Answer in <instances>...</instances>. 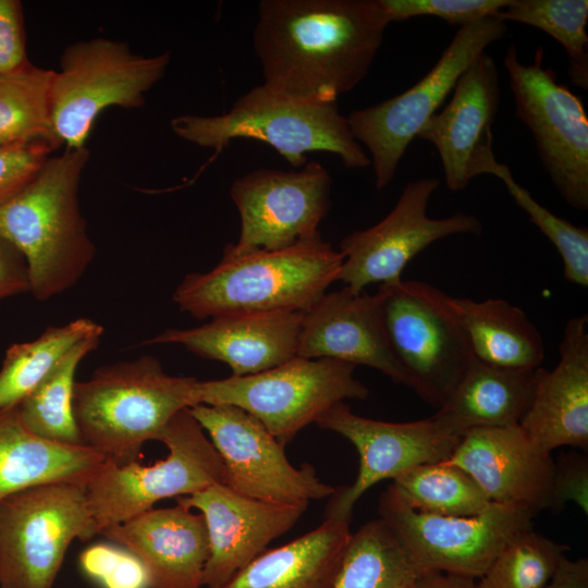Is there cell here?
Wrapping results in <instances>:
<instances>
[{
	"label": "cell",
	"mask_w": 588,
	"mask_h": 588,
	"mask_svg": "<svg viewBox=\"0 0 588 588\" xmlns=\"http://www.w3.org/2000/svg\"><path fill=\"white\" fill-rule=\"evenodd\" d=\"M389 25L378 0H261L254 50L264 86L313 102H336L368 74Z\"/></svg>",
	"instance_id": "6da1fadb"
},
{
	"label": "cell",
	"mask_w": 588,
	"mask_h": 588,
	"mask_svg": "<svg viewBox=\"0 0 588 588\" xmlns=\"http://www.w3.org/2000/svg\"><path fill=\"white\" fill-rule=\"evenodd\" d=\"M343 255L321 234L279 250L236 254L224 247L211 270L189 273L173 293L197 319L233 313L307 311L339 281Z\"/></svg>",
	"instance_id": "7a4b0ae2"
},
{
	"label": "cell",
	"mask_w": 588,
	"mask_h": 588,
	"mask_svg": "<svg viewBox=\"0 0 588 588\" xmlns=\"http://www.w3.org/2000/svg\"><path fill=\"white\" fill-rule=\"evenodd\" d=\"M89 154L84 147L49 157L29 183L0 205V237L24 258L29 292L38 301L74 285L94 259L77 197Z\"/></svg>",
	"instance_id": "3957f363"
},
{
	"label": "cell",
	"mask_w": 588,
	"mask_h": 588,
	"mask_svg": "<svg viewBox=\"0 0 588 588\" xmlns=\"http://www.w3.org/2000/svg\"><path fill=\"white\" fill-rule=\"evenodd\" d=\"M199 380L168 375L151 356L102 367L75 382L73 413L82 442L117 465L138 462L171 418L198 404Z\"/></svg>",
	"instance_id": "277c9868"
},
{
	"label": "cell",
	"mask_w": 588,
	"mask_h": 588,
	"mask_svg": "<svg viewBox=\"0 0 588 588\" xmlns=\"http://www.w3.org/2000/svg\"><path fill=\"white\" fill-rule=\"evenodd\" d=\"M175 135L201 147L222 149L235 138H253L273 147L294 168L307 154L336 155L345 168L370 166V158L353 137L336 102L298 101L272 93L262 84L240 97L220 115L185 114L170 121Z\"/></svg>",
	"instance_id": "5b68a950"
},
{
	"label": "cell",
	"mask_w": 588,
	"mask_h": 588,
	"mask_svg": "<svg viewBox=\"0 0 588 588\" xmlns=\"http://www.w3.org/2000/svg\"><path fill=\"white\" fill-rule=\"evenodd\" d=\"M171 52L142 56L130 46L105 37L68 46L53 72L48 98L53 144L66 149L85 147L98 115L109 107L135 109L163 76Z\"/></svg>",
	"instance_id": "8992f818"
},
{
	"label": "cell",
	"mask_w": 588,
	"mask_h": 588,
	"mask_svg": "<svg viewBox=\"0 0 588 588\" xmlns=\"http://www.w3.org/2000/svg\"><path fill=\"white\" fill-rule=\"evenodd\" d=\"M85 485L46 482L0 500V588H52L71 542L99 535Z\"/></svg>",
	"instance_id": "52a82bcc"
},
{
	"label": "cell",
	"mask_w": 588,
	"mask_h": 588,
	"mask_svg": "<svg viewBox=\"0 0 588 588\" xmlns=\"http://www.w3.org/2000/svg\"><path fill=\"white\" fill-rule=\"evenodd\" d=\"M157 441L168 455L152 465L105 462L86 481L88 503L98 534L154 507L222 482L223 464L189 408L176 413Z\"/></svg>",
	"instance_id": "ba28073f"
},
{
	"label": "cell",
	"mask_w": 588,
	"mask_h": 588,
	"mask_svg": "<svg viewBox=\"0 0 588 588\" xmlns=\"http://www.w3.org/2000/svg\"><path fill=\"white\" fill-rule=\"evenodd\" d=\"M355 368L335 359L295 356L255 375L199 380L198 404L240 407L285 446L335 404L368 396V388L354 377Z\"/></svg>",
	"instance_id": "9c48e42d"
},
{
	"label": "cell",
	"mask_w": 588,
	"mask_h": 588,
	"mask_svg": "<svg viewBox=\"0 0 588 588\" xmlns=\"http://www.w3.org/2000/svg\"><path fill=\"white\" fill-rule=\"evenodd\" d=\"M377 294L390 348L409 388L440 408L473 358L449 294L415 280L381 284Z\"/></svg>",
	"instance_id": "30bf717a"
},
{
	"label": "cell",
	"mask_w": 588,
	"mask_h": 588,
	"mask_svg": "<svg viewBox=\"0 0 588 588\" xmlns=\"http://www.w3.org/2000/svg\"><path fill=\"white\" fill-rule=\"evenodd\" d=\"M506 30V23L495 15L461 26L438 62L415 85L347 117L353 137L369 151L378 189L393 181L407 147L453 90L462 73Z\"/></svg>",
	"instance_id": "8fae6325"
},
{
	"label": "cell",
	"mask_w": 588,
	"mask_h": 588,
	"mask_svg": "<svg viewBox=\"0 0 588 588\" xmlns=\"http://www.w3.org/2000/svg\"><path fill=\"white\" fill-rule=\"evenodd\" d=\"M542 47L523 63L510 45L503 64L514 97L515 115L530 131L540 161L560 196L572 208L588 209V119L578 96L544 66Z\"/></svg>",
	"instance_id": "7c38bea8"
},
{
	"label": "cell",
	"mask_w": 588,
	"mask_h": 588,
	"mask_svg": "<svg viewBox=\"0 0 588 588\" xmlns=\"http://www.w3.org/2000/svg\"><path fill=\"white\" fill-rule=\"evenodd\" d=\"M378 509L424 572L475 580L513 538L532 528L534 517L523 507L494 502L473 516L422 513L409 507L391 487L381 494Z\"/></svg>",
	"instance_id": "4fadbf2b"
},
{
	"label": "cell",
	"mask_w": 588,
	"mask_h": 588,
	"mask_svg": "<svg viewBox=\"0 0 588 588\" xmlns=\"http://www.w3.org/2000/svg\"><path fill=\"white\" fill-rule=\"evenodd\" d=\"M194 418L223 464L222 483L250 499L295 504L330 498L336 487L320 480L307 463L294 467L282 445L254 416L228 404H196Z\"/></svg>",
	"instance_id": "5bb4252c"
},
{
	"label": "cell",
	"mask_w": 588,
	"mask_h": 588,
	"mask_svg": "<svg viewBox=\"0 0 588 588\" xmlns=\"http://www.w3.org/2000/svg\"><path fill=\"white\" fill-rule=\"evenodd\" d=\"M439 186V179L431 176L409 182L387 217L346 235L339 248L343 255L339 281L357 293L370 284L394 283L402 280L407 264L432 243L455 234L479 235L482 223L474 215L428 216L429 200Z\"/></svg>",
	"instance_id": "9a60e30c"
},
{
	"label": "cell",
	"mask_w": 588,
	"mask_h": 588,
	"mask_svg": "<svg viewBox=\"0 0 588 588\" xmlns=\"http://www.w3.org/2000/svg\"><path fill=\"white\" fill-rule=\"evenodd\" d=\"M332 177L317 161L301 170L259 168L231 186L241 230L225 247L241 254L279 250L320 233L318 226L331 207Z\"/></svg>",
	"instance_id": "2e32d148"
},
{
	"label": "cell",
	"mask_w": 588,
	"mask_h": 588,
	"mask_svg": "<svg viewBox=\"0 0 588 588\" xmlns=\"http://www.w3.org/2000/svg\"><path fill=\"white\" fill-rule=\"evenodd\" d=\"M316 424L347 439L359 456L354 482L336 488L324 511L326 518L348 523L355 504L372 486L393 480L417 465L449 460L461 439L433 416L388 422L356 415L344 402L328 409Z\"/></svg>",
	"instance_id": "e0dca14e"
},
{
	"label": "cell",
	"mask_w": 588,
	"mask_h": 588,
	"mask_svg": "<svg viewBox=\"0 0 588 588\" xmlns=\"http://www.w3.org/2000/svg\"><path fill=\"white\" fill-rule=\"evenodd\" d=\"M450 102L417 134L438 150L450 191L465 189L478 175L491 174L500 162L492 149V126L500 103L494 60L481 52L457 79Z\"/></svg>",
	"instance_id": "ac0fdd59"
},
{
	"label": "cell",
	"mask_w": 588,
	"mask_h": 588,
	"mask_svg": "<svg viewBox=\"0 0 588 588\" xmlns=\"http://www.w3.org/2000/svg\"><path fill=\"white\" fill-rule=\"evenodd\" d=\"M176 503L203 514L209 536V558L201 587L218 588L287 532L308 503L282 504L242 495L222 482L176 498Z\"/></svg>",
	"instance_id": "d6986e66"
},
{
	"label": "cell",
	"mask_w": 588,
	"mask_h": 588,
	"mask_svg": "<svg viewBox=\"0 0 588 588\" xmlns=\"http://www.w3.org/2000/svg\"><path fill=\"white\" fill-rule=\"evenodd\" d=\"M446 461L465 470L491 502L534 516L550 506L554 461L518 426L470 429Z\"/></svg>",
	"instance_id": "ffe728a7"
},
{
	"label": "cell",
	"mask_w": 588,
	"mask_h": 588,
	"mask_svg": "<svg viewBox=\"0 0 588 588\" xmlns=\"http://www.w3.org/2000/svg\"><path fill=\"white\" fill-rule=\"evenodd\" d=\"M296 356L368 366L409 387L390 348L377 292L370 295L343 286L324 293L303 313Z\"/></svg>",
	"instance_id": "44dd1931"
},
{
	"label": "cell",
	"mask_w": 588,
	"mask_h": 588,
	"mask_svg": "<svg viewBox=\"0 0 588 588\" xmlns=\"http://www.w3.org/2000/svg\"><path fill=\"white\" fill-rule=\"evenodd\" d=\"M301 311L233 313L188 329H167L145 344H179L226 364L232 376L255 375L296 356Z\"/></svg>",
	"instance_id": "7402d4cb"
},
{
	"label": "cell",
	"mask_w": 588,
	"mask_h": 588,
	"mask_svg": "<svg viewBox=\"0 0 588 588\" xmlns=\"http://www.w3.org/2000/svg\"><path fill=\"white\" fill-rule=\"evenodd\" d=\"M551 370L539 368L531 404L518 427L540 450L588 449V317L568 319Z\"/></svg>",
	"instance_id": "603a6c76"
},
{
	"label": "cell",
	"mask_w": 588,
	"mask_h": 588,
	"mask_svg": "<svg viewBox=\"0 0 588 588\" xmlns=\"http://www.w3.org/2000/svg\"><path fill=\"white\" fill-rule=\"evenodd\" d=\"M134 553L148 571L151 588H200L209 558L201 513L176 504L150 509L101 532Z\"/></svg>",
	"instance_id": "cb8c5ba5"
},
{
	"label": "cell",
	"mask_w": 588,
	"mask_h": 588,
	"mask_svg": "<svg viewBox=\"0 0 588 588\" xmlns=\"http://www.w3.org/2000/svg\"><path fill=\"white\" fill-rule=\"evenodd\" d=\"M539 368H503L473 356L432 416L458 438L475 428L518 426L531 404Z\"/></svg>",
	"instance_id": "d4e9b609"
},
{
	"label": "cell",
	"mask_w": 588,
	"mask_h": 588,
	"mask_svg": "<svg viewBox=\"0 0 588 588\" xmlns=\"http://www.w3.org/2000/svg\"><path fill=\"white\" fill-rule=\"evenodd\" d=\"M351 537L348 522L326 518L309 532L264 551L218 588H332Z\"/></svg>",
	"instance_id": "484cf974"
},
{
	"label": "cell",
	"mask_w": 588,
	"mask_h": 588,
	"mask_svg": "<svg viewBox=\"0 0 588 588\" xmlns=\"http://www.w3.org/2000/svg\"><path fill=\"white\" fill-rule=\"evenodd\" d=\"M105 460L88 446L36 436L22 421L17 406L0 409V500L40 483L86 482Z\"/></svg>",
	"instance_id": "4316f807"
},
{
	"label": "cell",
	"mask_w": 588,
	"mask_h": 588,
	"mask_svg": "<svg viewBox=\"0 0 588 588\" xmlns=\"http://www.w3.org/2000/svg\"><path fill=\"white\" fill-rule=\"evenodd\" d=\"M448 301L476 359L503 368L540 367L543 340L523 309L502 298L449 295Z\"/></svg>",
	"instance_id": "83f0119b"
},
{
	"label": "cell",
	"mask_w": 588,
	"mask_h": 588,
	"mask_svg": "<svg viewBox=\"0 0 588 588\" xmlns=\"http://www.w3.org/2000/svg\"><path fill=\"white\" fill-rule=\"evenodd\" d=\"M424 573L380 517L352 534L332 588H414Z\"/></svg>",
	"instance_id": "f1b7e54d"
},
{
	"label": "cell",
	"mask_w": 588,
	"mask_h": 588,
	"mask_svg": "<svg viewBox=\"0 0 588 588\" xmlns=\"http://www.w3.org/2000/svg\"><path fill=\"white\" fill-rule=\"evenodd\" d=\"M101 335L95 333L75 344L17 405L22 421L33 433L64 445H84L73 413L75 372Z\"/></svg>",
	"instance_id": "f546056e"
},
{
	"label": "cell",
	"mask_w": 588,
	"mask_h": 588,
	"mask_svg": "<svg viewBox=\"0 0 588 588\" xmlns=\"http://www.w3.org/2000/svg\"><path fill=\"white\" fill-rule=\"evenodd\" d=\"M102 332L94 320L78 318L49 327L33 341L12 344L0 369V409L17 406L75 344Z\"/></svg>",
	"instance_id": "4dcf8cb0"
},
{
	"label": "cell",
	"mask_w": 588,
	"mask_h": 588,
	"mask_svg": "<svg viewBox=\"0 0 588 588\" xmlns=\"http://www.w3.org/2000/svg\"><path fill=\"white\" fill-rule=\"evenodd\" d=\"M412 509L441 516H473L493 502L462 468L441 461L417 465L390 486Z\"/></svg>",
	"instance_id": "1f68e13d"
},
{
	"label": "cell",
	"mask_w": 588,
	"mask_h": 588,
	"mask_svg": "<svg viewBox=\"0 0 588 588\" xmlns=\"http://www.w3.org/2000/svg\"><path fill=\"white\" fill-rule=\"evenodd\" d=\"M494 15L505 23L526 24L553 37L566 52L571 81L588 89L587 0H509Z\"/></svg>",
	"instance_id": "d6a6232c"
},
{
	"label": "cell",
	"mask_w": 588,
	"mask_h": 588,
	"mask_svg": "<svg viewBox=\"0 0 588 588\" xmlns=\"http://www.w3.org/2000/svg\"><path fill=\"white\" fill-rule=\"evenodd\" d=\"M52 70L32 63L0 75V147L50 136L48 98Z\"/></svg>",
	"instance_id": "836d02e7"
},
{
	"label": "cell",
	"mask_w": 588,
	"mask_h": 588,
	"mask_svg": "<svg viewBox=\"0 0 588 588\" xmlns=\"http://www.w3.org/2000/svg\"><path fill=\"white\" fill-rule=\"evenodd\" d=\"M568 550L535 531H522L494 558L476 588H544Z\"/></svg>",
	"instance_id": "e575fe53"
},
{
	"label": "cell",
	"mask_w": 588,
	"mask_h": 588,
	"mask_svg": "<svg viewBox=\"0 0 588 588\" xmlns=\"http://www.w3.org/2000/svg\"><path fill=\"white\" fill-rule=\"evenodd\" d=\"M493 175L503 182L514 201L556 248L562 258L565 280L572 284L587 287V228L576 226L540 205L525 187L515 181L506 164L500 163Z\"/></svg>",
	"instance_id": "d590c367"
},
{
	"label": "cell",
	"mask_w": 588,
	"mask_h": 588,
	"mask_svg": "<svg viewBox=\"0 0 588 588\" xmlns=\"http://www.w3.org/2000/svg\"><path fill=\"white\" fill-rule=\"evenodd\" d=\"M79 567L100 588H151L143 562L118 543L89 546L79 555Z\"/></svg>",
	"instance_id": "8d00e7d4"
},
{
	"label": "cell",
	"mask_w": 588,
	"mask_h": 588,
	"mask_svg": "<svg viewBox=\"0 0 588 588\" xmlns=\"http://www.w3.org/2000/svg\"><path fill=\"white\" fill-rule=\"evenodd\" d=\"M507 3L509 0H378L389 24L429 15L460 26L494 15Z\"/></svg>",
	"instance_id": "74e56055"
},
{
	"label": "cell",
	"mask_w": 588,
	"mask_h": 588,
	"mask_svg": "<svg viewBox=\"0 0 588 588\" xmlns=\"http://www.w3.org/2000/svg\"><path fill=\"white\" fill-rule=\"evenodd\" d=\"M54 149L46 140L0 147V205L30 182Z\"/></svg>",
	"instance_id": "f35d334b"
},
{
	"label": "cell",
	"mask_w": 588,
	"mask_h": 588,
	"mask_svg": "<svg viewBox=\"0 0 588 588\" xmlns=\"http://www.w3.org/2000/svg\"><path fill=\"white\" fill-rule=\"evenodd\" d=\"M567 502L588 514V460L583 454H564L554 462L549 507L559 509Z\"/></svg>",
	"instance_id": "ab89813d"
},
{
	"label": "cell",
	"mask_w": 588,
	"mask_h": 588,
	"mask_svg": "<svg viewBox=\"0 0 588 588\" xmlns=\"http://www.w3.org/2000/svg\"><path fill=\"white\" fill-rule=\"evenodd\" d=\"M29 63L22 2L0 0V75L14 72Z\"/></svg>",
	"instance_id": "60d3db41"
},
{
	"label": "cell",
	"mask_w": 588,
	"mask_h": 588,
	"mask_svg": "<svg viewBox=\"0 0 588 588\" xmlns=\"http://www.w3.org/2000/svg\"><path fill=\"white\" fill-rule=\"evenodd\" d=\"M29 292L26 262L22 255L0 237V301Z\"/></svg>",
	"instance_id": "b9f144b4"
},
{
	"label": "cell",
	"mask_w": 588,
	"mask_h": 588,
	"mask_svg": "<svg viewBox=\"0 0 588 588\" xmlns=\"http://www.w3.org/2000/svg\"><path fill=\"white\" fill-rule=\"evenodd\" d=\"M544 588H588V559L565 555Z\"/></svg>",
	"instance_id": "7bdbcfd3"
},
{
	"label": "cell",
	"mask_w": 588,
	"mask_h": 588,
	"mask_svg": "<svg viewBox=\"0 0 588 588\" xmlns=\"http://www.w3.org/2000/svg\"><path fill=\"white\" fill-rule=\"evenodd\" d=\"M414 588H476V580L454 574L425 572Z\"/></svg>",
	"instance_id": "ee69618b"
}]
</instances>
